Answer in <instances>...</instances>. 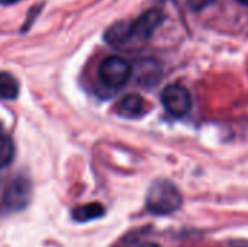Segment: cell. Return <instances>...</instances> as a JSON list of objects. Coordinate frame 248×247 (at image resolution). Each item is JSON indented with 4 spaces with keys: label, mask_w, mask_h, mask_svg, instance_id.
Instances as JSON below:
<instances>
[{
    "label": "cell",
    "mask_w": 248,
    "mask_h": 247,
    "mask_svg": "<svg viewBox=\"0 0 248 247\" xmlns=\"http://www.w3.org/2000/svg\"><path fill=\"white\" fill-rule=\"evenodd\" d=\"M183 204V197L177 186L169 181H158L151 185L145 205L151 214L155 215H169L180 210Z\"/></svg>",
    "instance_id": "cell-1"
},
{
    "label": "cell",
    "mask_w": 248,
    "mask_h": 247,
    "mask_svg": "<svg viewBox=\"0 0 248 247\" xmlns=\"http://www.w3.org/2000/svg\"><path fill=\"white\" fill-rule=\"evenodd\" d=\"M131 76L132 66L122 57H106L99 66V77L102 83L112 89H119L125 86Z\"/></svg>",
    "instance_id": "cell-2"
},
{
    "label": "cell",
    "mask_w": 248,
    "mask_h": 247,
    "mask_svg": "<svg viewBox=\"0 0 248 247\" xmlns=\"http://www.w3.org/2000/svg\"><path fill=\"white\" fill-rule=\"evenodd\" d=\"M161 102L166 111L173 116H183L192 108V96L189 90L179 83H173L164 87L161 92Z\"/></svg>",
    "instance_id": "cell-3"
},
{
    "label": "cell",
    "mask_w": 248,
    "mask_h": 247,
    "mask_svg": "<svg viewBox=\"0 0 248 247\" xmlns=\"http://www.w3.org/2000/svg\"><path fill=\"white\" fill-rule=\"evenodd\" d=\"M164 15L160 9H150L131 22V38L148 39L163 23Z\"/></svg>",
    "instance_id": "cell-4"
},
{
    "label": "cell",
    "mask_w": 248,
    "mask_h": 247,
    "mask_svg": "<svg viewBox=\"0 0 248 247\" xmlns=\"http://www.w3.org/2000/svg\"><path fill=\"white\" fill-rule=\"evenodd\" d=\"M31 183L26 178L17 176L12 181L4 194V205L10 210H22L31 199Z\"/></svg>",
    "instance_id": "cell-5"
},
{
    "label": "cell",
    "mask_w": 248,
    "mask_h": 247,
    "mask_svg": "<svg viewBox=\"0 0 248 247\" xmlns=\"http://www.w3.org/2000/svg\"><path fill=\"white\" fill-rule=\"evenodd\" d=\"M147 112V102L138 93L124 96L116 105V114L124 118H138Z\"/></svg>",
    "instance_id": "cell-6"
},
{
    "label": "cell",
    "mask_w": 248,
    "mask_h": 247,
    "mask_svg": "<svg viewBox=\"0 0 248 247\" xmlns=\"http://www.w3.org/2000/svg\"><path fill=\"white\" fill-rule=\"evenodd\" d=\"M103 38L110 45H122V44L128 42L129 39H132L131 38V22L121 20V22L113 23L110 28H108Z\"/></svg>",
    "instance_id": "cell-7"
},
{
    "label": "cell",
    "mask_w": 248,
    "mask_h": 247,
    "mask_svg": "<svg viewBox=\"0 0 248 247\" xmlns=\"http://www.w3.org/2000/svg\"><path fill=\"white\" fill-rule=\"evenodd\" d=\"M105 214V208L102 204L99 202H93V204H86L81 207H77L73 210L71 215L73 220L77 223H87V221H93L100 218Z\"/></svg>",
    "instance_id": "cell-8"
},
{
    "label": "cell",
    "mask_w": 248,
    "mask_h": 247,
    "mask_svg": "<svg viewBox=\"0 0 248 247\" xmlns=\"http://www.w3.org/2000/svg\"><path fill=\"white\" fill-rule=\"evenodd\" d=\"M20 86L16 77L7 71H0V100H13L19 96Z\"/></svg>",
    "instance_id": "cell-9"
},
{
    "label": "cell",
    "mask_w": 248,
    "mask_h": 247,
    "mask_svg": "<svg viewBox=\"0 0 248 247\" xmlns=\"http://www.w3.org/2000/svg\"><path fill=\"white\" fill-rule=\"evenodd\" d=\"M15 159V143L12 137L0 128V169L9 166Z\"/></svg>",
    "instance_id": "cell-10"
},
{
    "label": "cell",
    "mask_w": 248,
    "mask_h": 247,
    "mask_svg": "<svg viewBox=\"0 0 248 247\" xmlns=\"http://www.w3.org/2000/svg\"><path fill=\"white\" fill-rule=\"evenodd\" d=\"M215 0H187V4L190 9L193 10H202V9H206L208 6H211Z\"/></svg>",
    "instance_id": "cell-11"
},
{
    "label": "cell",
    "mask_w": 248,
    "mask_h": 247,
    "mask_svg": "<svg viewBox=\"0 0 248 247\" xmlns=\"http://www.w3.org/2000/svg\"><path fill=\"white\" fill-rule=\"evenodd\" d=\"M20 0H0V4H15L19 3Z\"/></svg>",
    "instance_id": "cell-12"
},
{
    "label": "cell",
    "mask_w": 248,
    "mask_h": 247,
    "mask_svg": "<svg viewBox=\"0 0 248 247\" xmlns=\"http://www.w3.org/2000/svg\"><path fill=\"white\" fill-rule=\"evenodd\" d=\"M141 247H161V246H158V245H155V243H147V245H144V246H141Z\"/></svg>",
    "instance_id": "cell-13"
},
{
    "label": "cell",
    "mask_w": 248,
    "mask_h": 247,
    "mask_svg": "<svg viewBox=\"0 0 248 247\" xmlns=\"http://www.w3.org/2000/svg\"><path fill=\"white\" fill-rule=\"evenodd\" d=\"M241 4H246V6H248V0H238Z\"/></svg>",
    "instance_id": "cell-14"
},
{
    "label": "cell",
    "mask_w": 248,
    "mask_h": 247,
    "mask_svg": "<svg viewBox=\"0 0 248 247\" xmlns=\"http://www.w3.org/2000/svg\"><path fill=\"white\" fill-rule=\"evenodd\" d=\"M238 247H248V246H238Z\"/></svg>",
    "instance_id": "cell-15"
}]
</instances>
